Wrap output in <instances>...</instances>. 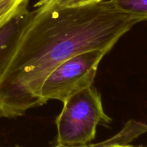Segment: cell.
<instances>
[{"mask_svg":"<svg viewBox=\"0 0 147 147\" xmlns=\"http://www.w3.org/2000/svg\"><path fill=\"white\" fill-rule=\"evenodd\" d=\"M37 13L20 39L0 78V117L22 116L45 104L40 89L57 65L82 52L109 53L142 20L116 8L111 0L61 7L50 0L35 4Z\"/></svg>","mask_w":147,"mask_h":147,"instance_id":"6da1fadb","label":"cell"},{"mask_svg":"<svg viewBox=\"0 0 147 147\" xmlns=\"http://www.w3.org/2000/svg\"><path fill=\"white\" fill-rule=\"evenodd\" d=\"M63 104L56 120L57 145L89 144L96 137L97 126L112 121L104 111L100 94L92 86L71 96Z\"/></svg>","mask_w":147,"mask_h":147,"instance_id":"7a4b0ae2","label":"cell"},{"mask_svg":"<svg viewBox=\"0 0 147 147\" xmlns=\"http://www.w3.org/2000/svg\"><path fill=\"white\" fill-rule=\"evenodd\" d=\"M107 53L100 50L82 52L53 69L40 89V96L45 104L49 100L63 103L73 95L92 86L99 63Z\"/></svg>","mask_w":147,"mask_h":147,"instance_id":"3957f363","label":"cell"},{"mask_svg":"<svg viewBox=\"0 0 147 147\" xmlns=\"http://www.w3.org/2000/svg\"><path fill=\"white\" fill-rule=\"evenodd\" d=\"M37 13L28 9L20 11L0 27V78L8 66L26 28Z\"/></svg>","mask_w":147,"mask_h":147,"instance_id":"277c9868","label":"cell"},{"mask_svg":"<svg viewBox=\"0 0 147 147\" xmlns=\"http://www.w3.org/2000/svg\"><path fill=\"white\" fill-rule=\"evenodd\" d=\"M147 132V124L131 119L126 123L121 130L112 137L96 144H89L85 146H65L56 145L53 147H110L114 144H129L141 135Z\"/></svg>","mask_w":147,"mask_h":147,"instance_id":"5b68a950","label":"cell"},{"mask_svg":"<svg viewBox=\"0 0 147 147\" xmlns=\"http://www.w3.org/2000/svg\"><path fill=\"white\" fill-rule=\"evenodd\" d=\"M118 9L147 20V0H111Z\"/></svg>","mask_w":147,"mask_h":147,"instance_id":"8992f818","label":"cell"},{"mask_svg":"<svg viewBox=\"0 0 147 147\" xmlns=\"http://www.w3.org/2000/svg\"><path fill=\"white\" fill-rule=\"evenodd\" d=\"M29 0H0V27L9 20L28 9Z\"/></svg>","mask_w":147,"mask_h":147,"instance_id":"52a82bcc","label":"cell"},{"mask_svg":"<svg viewBox=\"0 0 147 147\" xmlns=\"http://www.w3.org/2000/svg\"><path fill=\"white\" fill-rule=\"evenodd\" d=\"M56 5L61 7H76L95 4L105 0H50Z\"/></svg>","mask_w":147,"mask_h":147,"instance_id":"ba28073f","label":"cell"},{"mask_svg":"<svg viewBox=\"0 0 147 147\" xmlns=\"http://www.w3.org/2000/svg\"><path fill=\"white\" fill-rule=\"evenodd\" d=\"M110 147H134V146H130V145L129 144H114Z\"/></svg>","mask_w":147,"mask_h":147,"instance_id":"9c48e42d","label":"cell"}]
</instances>
